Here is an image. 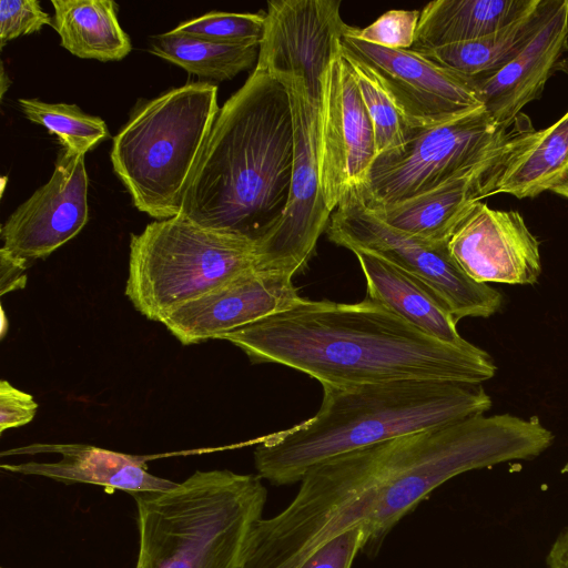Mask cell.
Here are the masks:
<instances>
[{
    "instance_id": "6da1fadb",
    "label": "cell",
    "mask_w": 568,
    "mask_h": 568,
    "mask_svg": "<svg viewBox=\"0 0 568 568\" xmlns=\"http://www.w3.org/2000/svg\"><path fill=\"white\" fill-rule=\"evenodd\" d=\"M219 339L253 363L287 366L322 386L405 379L481 384L497 369L484 349L432 337L368 297L357 303L303 298Z\"/></svg>"
},
{
    "instance_id": "7a4b0ae2",
    "label": "cell",
    "mask_w": 568,
    "mask_h": 568,
    "mask_svg": "<svg viewBox=\"0 0 568 568\" xmlns=\"http://www.w3.org/2000/svg\"><path fill=\"white\" fill-rule=\"evenodd\" d=\"M293 156L286 88L254 69L219 111L179 215L257 248L283 217Z\"/></svg>"
},
{
    "instance_id": "3957f363",
    "label": "cell",
    "mask_w": 568,
    "mask_h": 568,
    "mask_svg": "<svg viewBox=\"0 0 568 568\" xmlns=\"http://www.w3.org/2000/svg\"><path fill=\"white\" fill-rule=\"evenodd\" d=\"M490 407L480 383L405 379L323 386L317 413L264 437L254 449V465L262 479L291 485L337 456L483 415Z\"/></svg>"
},
{
    "instance_id": "277c9868",
    "label": "cell",
    "mask_w": 568,
    "mask_h": 568,
    "mask_svg": "<svg viewBox=\"0 0 568 568\" xmlns=\"http://www.w3.org/2000/svg\"><path fill=\"white\" fill-rule=\"evenodd\" d=\"M552 442L554 434L537 417L483 414L375 444L381 480L363 551L376 552L390 529L445 481L535 458Z\"/></svg>"
},
{
    "instance_id": "5b68a950",
    "label": "cell",
    "mask_w": 568,
    "mask_h": 568,
    "mask_svg": "<svg viewBox=\"0 0 568 568\" xmlns=\"http://www.w3.org/2000/svg\"><path fill=\"white\" fill-rule=\"evenodd\" d=\"M135 568H241L267 490L258 475L196 470L162 491L132 494Z\"/></svg>"
},
{
    "instance_id": "8992f818",
    "label": "cell",
    "mask_w": 568,
    "mask_h": 568,
    "mask_svg": "<svg viewBox=\"0 0 568 568\" xmlns=\"http://www.w3.org/2000/svg\"><path fill=\"white\" fill-rule=\"evenodd\" d=\"M220 109L217 87L191 82L135 108L110 159L134 206L156 221L181 213Z\"/></svg>"
},
{
    "instance_id": "52a82bcc",
    "label": "cell",
    "mask_w": 568,
    "mask_h": 568,
    "mask_svg": "<svg viewBox=\"0 0 568 568\" xmlns=\"http://www.w3.org/2000/svg\"><path fill=\"white\" fill-rule=\"evenodd\" d=\"M379 480L374 445L310 469L290 505L255 524L241 568H298L336 535L368 525Z\"/></svg>"
},
{
    "instance_id": "ba28073f",
    "label": "cell",
    "mask_w": 568,
    "mask_h": 568,
    "mask_svg": "<svg viewBox=\"0 0 568 568\" xmlns=\"http://www.w3.org/2000/svg\"><path fill=\"white\" fill-rule=\"evenodd\" d=\"M253 268H258L254 243L176 215L131 234L125 295L142 315L162 323L185 303Z\"/></svg>"
},
{
    "instance_id": "9c48e42d",
    "label": "cell",
    "mask_w": 568,
    "mask_h": 568,
    "mask_svg": "<svg viewBox=\"0 0 568 568\" xmlns=\"http://www.w3.org/2000/svg\"><path fill=\"white\" fill-rule=\"evenodd\" d=\"M531 131L519 119L511 126L497 124L484 106L443 124L408 129L405 146L378 155L357 191L369 207L403 202L505 156Z\"/></svg>"
},
{
    "instance_id": "30bf717a",
    "label": "cell",
    "mask_w": 568,
    "mask_h": 568,
    "mask_svg": "<svg viewBox=\"0 0 568 568\" xmlns=\"http://www.w3.org/2000/svg\"><path fill=\"white\" fill-rule=\"evenodd\" d=\"M326 232L336 245L376 254L425 282L457 322L486 318L501 307V294L470 278L452 255L448 242H429L386 224L365 205L357 190L348 192L334 210Z\"/></svg>"
},
{
    "instance_id": "8fae6325",
    "label": "cell",
    "mask_w": 568,
    "mask_h": 568,
    "mask_svg": "<svg viewBox=\"0 0 568 568\" xmlns=\"http://www.w3.org/2000/svg\"><path fill=\"white\" fill-rule=\"evenodd\" d=\"M286 88L293 119L294 156L286 209L277 227L257 246L258 268L295 275L313 256L332 211L326 206L318 166L320 108L303 79L278 77Z\"/></svg>"
},
{
    "instance_id": "7c38bea8",
    "label": "cell",
    "mask_w": 568,
    "mask_h": 568,
    "mask_svg": "<svg viewBox=\"0 0 568 568\" xmlns=\"http://www.w3.org/2000/svg\"><path fill=\"white\" fill-rule=\"evenodd\" d=\"M376 158L373 124L341 50L324 74L320 106V179L329 211L348 192L365 186Z\"/></svg>"
},
{
    "instance_id": "4fadbf2b",
    "label": "cell",
    "mask_w": 568,
    "mask_h": 568,
    "mask_svg": "<svg viewBox=\"0 0 568 568\" xmlns=\"http://www.w3.org/2000/svg\"><path fill=\"white\" fill-rule=\"evenodd\" d=\"M342 51L375 72L410 130L443 124L483 106L469 79L415 50L387 49L344 36Z\"/></svg>"
},
{
    "instance_id": "5bb4252c",
    "label": "cell",
    "mask_w": 568,
    "mask_h": 568,
    "mask_svg": "<svg viewBox=\"0 0 568 568\" xmlns=\"http://www.w3.org/2000/svg\"><path fill=\"white\" fill-rule=\"evenodd\" d=\"M339 0H272L255 69L303 79L310 100L321 106L324 74L342 50L348 24Z\"/></svg>"
},
{
    "instance_id": "9a60e30c",
    "label": "cell",
    "mask_w": 568,
    "mask_h": 568,
    "mask_svg": "<svg viewBox=\"0 0 568 568\" xmlns=\"http://www.w3.org/2000/svg\"><path fill=\"white\" fill-rule=\"evenodd\" d=\"M89 216L84 155L61 152L50 180L1 226L2 251L29 265L73 239Z\"/></svg>"
},
{
    "instance_id": "2e32d148",
    "label": "cell",
    "mask_w": 568,
    "mask_h": 568,
    "mask_svg": "<svg viewBox=\"0 0 568 568\" xmlns=\"http://www.w3.org/2000/svg\"><path fill=\"white\" fill-rule=\"evenodd\" d=\"M292 278L283 272L250 270L180 306L161 324L183 345L219 339L301 302Z\"/></svg>"
},
{
    "instance_id": "e0dca14e",
    "label": "cell",
    "mask_w": 568,
    "mask_h": 568,
    "mask_svg": "<svg viewBox=\"0 0 568 568\" xmlns=\"http://www.w3.org/2000/svg\"><path fill=\"white\" fill-rule=\"evenodd\" d=\"M448 247L478 283L535 284L541 274L539 241L518 211L494 210L478 201Z\"/></svg>"
},
{
    "instance_id": "ac0fdd59",
    "label": "cell",
    "mask_w": 568,
    "mask_h": 568,
    "mask_svg": "<svg viewBox=\"0 0 568 568\" xmlns=\"http://www.w3.org/2000/svg\"><path fill=\"white\" fill-rule=\"evenodd\" d=\"M568 51V0L521 52L494 75L471 81L484 109L499 125L511 126L524 106L538 99Z\"/></svg>"
},
{
    "instance_id": "d6986e66",
    "label": "cell",
    "mask_w": 568,
    "mask_h": 568,
    "mask_svg": "<svg viewBox=\"0 0 568 568\" xmlns=\"http://www.w3.org/2000/svg\"><path fill=\"white\" fill-rule=\"evenodd\" d=\"M54 453L57 462L2 464L11 473L33 475L63 483H84L132 494L162 491L176 483L152 475L142 458L84 444H33L1 455Z\"/></svg>"
},
{
    "instance_id": "ffe728a7",
    "label": "cell",
    "mask_w": 568,
    "mask_h": 568,
    "mask_svg": "<svg viewBox=\"0 0 568 568\" xmlns=\"http://www.w3.org/2000/svg\"><path fill=\"white\" fill-rule=\"evenodd\" d=\"M352 252L366 281V297L432 337L458 346L469 344L459 335L458 322L448 306L425 282L376 254Z\"/></svg>"
},
{
    "instance_id": "44dd1931",
    "label": "cell",
    "mask_w": 568,
    "mask_h": 568,
    "mask_svg": "<svg viewBox=\"0 0 568 568\" xmlns=\"http://www.w3.org/2000/svg\"><path fill=\"white\" fill-rule=\"evenodd\" d=\"M505 156L403 202L376 207L365 205L397 230L429 242H449L473 206L481 201L486 173Z\"/></svg>"
},
{
    "instance_id": "7402d4cb",
    "label": "cell",
    "mask_w": 568,
    "mask_h": 568,
    "mask_svg": "<svg viewBox=\"0 0 568 568\" xmlns=\"http://www.w3.org/2000/svg\"><path fill=\"white\" fill-rule=\"evenodd\" d=\"M568 168V111L554 124L531 131L487 173L481 196L535 197L550 190Z\"/></svg>"
},
{
    "instance_id": "603a6c76",
    "label": "cell",
    "mask_w": 568,
    "mask_h": 568,
    "mask_svg": "<svg viewBox=\"0 0 568 568\" xmlns=\"http://www.w3.org/2000/svg\"><path fill=\"white\" fill-rule=\"evenodd\" d=\"M540 0H435L420 11L413 50L471 41L500 30Z\"/></svg>"
},
{
    "instance_id": "cb8c5ba5",
    "label": "cell",
    "mask_w": 568,
    "mask_h": 568,
    "mask_svg": "<svg viewBox=\"0 0 568 568\" xmlns=\"http://www.w3.org/2000/svg\"><path fill=\"white\" fill-rule=\"evenodd\" d=\"M559 3L560 0H540L529 13L488 36L415 51L471 81L484 80L494 75L521 52L554 14Z\"/></svg>"
},
{
    "instance_id": "d4e9b609",
    "label": "cell",
    "mask_w": 568,
    "mask_h": 568,
    "mask_svg": "<svg viewBox=\"0 0 568 568\" xmlns=\"http://www.w3.org/2000/svg\"><path fill=\"white\" fill-rule=\"evenodd\" d=\"M60 44L81 59L119 61L132 50L111 0H52Z\"/></svg>"
},
{
    "instance_id": "484cf974",
    "label": "cell",
    "mask_w": 568,
    "mask_h": 568,
    "mask_svg": "<svg viewBox=\"0 0 568 568\" xmlns=\"http://www.w3.org/2000/svg\"><path fill=\"white\" fill-rule=\"evenodd\" d=\"M257 48L219 44L169 31L152 38L150 52L199 78L226 81L257 61Z\"/></svg>"
},
{
    "instance_id": "4316f807",
    "label": "cell",
    "mask_w": 568,
    "mask_h": 568,
    "mask_svg": "<svg viewBox=\"0 0 568 568\" xmlns=\"http://www.w3.org/2000/svg\"><path fill=\"white\" fill-rule=\"evenodd\" d=\"M24 116L58 136L63 150L84 155L110 136L106 123L97 115L84 113L75 104L48 103L38 99L18 101Z\"/></svg>"
},
{
    "instance_id": "83f0119b",
    "label": "cell",
    "mask_w": 568,
    "mask_h": 568,
    "mask_svg": "<svg viewBox=\"0 0 568 568\" xmlns=\"http://www.w3.org/2000/svg\"><path fill=\"white\" fill-rule=\"evenodd\" d=\"M342 54L352 68L372 121L377 156L400 151L406 144L408 128L394 101L368 65L343 51Z\"/></svg>"
},
{
    "instance_id": "f1b7e54d",
    "label": "cell",
    "mask_w": 568,
    "mask_h": 568,
    "mask_svg": "<svg viewBox=\"0 0 568 568\" xmlns=\"http://www.w3.org/2000/svg\"><path fill=\"white\" fill-rule=\"evenodd\" d=\"M265 13L210 11L176 26L173 32L205 41L234 45L260 47Z\"/></svg>"
},
{
    "instance_id": "f546056e",
    "label": "cell",
    "mask_w": 568,
    "mask_h": 568,
    "mask_svg": "<svg viewBox=\"0 0 568 568\" xmlns=\"http://www.w3.org/2000/svg\"><path fill=\"white\" fill-rule=\"evenodd\" d=\"M419 17L417 10H389L365 28L348 26L344 36L387 49H412Z\"/></svg>"
},
{
    "instance_id": "4dcf8cb0",
    "label": "cell",
    "mask_w": 568,
    "mask_h": 568,
    "mask_svg": "<svg viewBox=\"0 0 568 568\" xmlns=\"http://www.w3.org/2000/svg\"><path fill=\"white\" fill-rule=\"evenodd\" d=\"M53 18L42 10L37 0L0 1V44L21 36L38 32L44 26H52Z\"/></svg>"
},
{
    "instance_id": "1f68e13d",
    "label": "cell",
    "mask_w": 568,
    "mask_h": 568,
    "mask_svg": "<svg viewBox=\"0 0 568 568\" xmlns=\"http://www.w3.org/2000/svg\"><path fill=\"white\" fill-rule=\"evenodd\" d=\"M366 539L367 525H355L324 544L298 568H351Z\"/></svg>"
},
{
    "instance_id": "d6a6232c",
    "label": "cell",
    "mask_w": 568,
    "mask_h": 568,
    "mask_svg": "<svg viewBox=\"0 0 568 568\" xmlns=\"http://www.w3.org/2000/svg\"><path fill=\"white\" fill-rule=\"evenodd\" d=\"M38 404L33 397L12 386L8 381L0 382V432L29 424L36 416Z\"/></svg>"
},
{
    "instance_id": "836d02e7",
    "label": "cell",
    "mask_w": 568,
    "mask_h": 568,
    "mask_svg": "<svg viewBox=\"0 0 568 568\" xmlns=\"http://www.w3.org/2000/svg\"><path fill=\"white\" fill-rule=\"evenodd\" d=\"M29 264L20 258H16L7 252L0 250V291L1 295L23 288L27 282L24 271Z\"/></svg>"
},
{
    "instance_id": "e575fe53",
    "label": "cell",
    "mask_w": 568,
    "mask_h": 568,
    "mask_svg": "<svg viewBox=\"0 0 568 568\" xmlns=\"http://www.w3.org/2000/svg\"><path fill=\"white\" fill-rule=\"evenodd\" d=\"M551 192L568 199V168L550 187Z\"/></svg>"
}]
</instances>
